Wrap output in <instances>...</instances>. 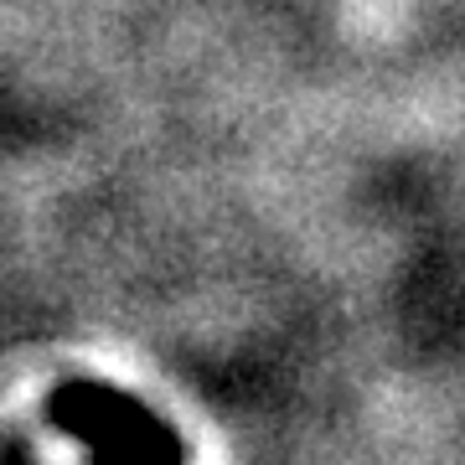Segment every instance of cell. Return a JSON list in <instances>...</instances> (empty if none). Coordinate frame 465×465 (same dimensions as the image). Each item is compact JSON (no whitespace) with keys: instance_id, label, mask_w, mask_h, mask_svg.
Here are the masks:
<instances>
[{"instance_id":"6da1fadb","label":"cell","mask_w":465,"mask_h":465,"mask_svg":"<svg viewBox=\"0 0 465 465\" xmlns=\"http://www.w3.org/2000/svg\"><path fill=\"white\" fill-rule=\"evenodd\" d=\"M57 430L84 440L94 465H182V440L140 399L104 382H67L52 399Z\"/></svg>"}]
</instances>
